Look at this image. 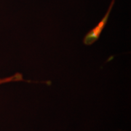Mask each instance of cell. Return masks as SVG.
<instances>
[{"label":"cell","mask_w":131,"mask_h":131,"mask_svg":"<svg viewBox=\"0 0 131 131\" xmlns=\"http://www.w3.org/2000/svg\"><path fill=\"white\" fill-rule=\"evenodd\" d=\"M22 80H23L22 75L20 74H16L7 77V78L1 79L0 80V84H3V83H7V82H18V81H20Z\"/></svg>","instance_id":"cell-1"}]
</instances>
